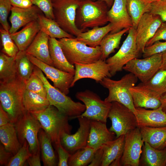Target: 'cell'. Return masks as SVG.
Returning a JSON list of instances; mask_svg holds the SVG:
<instances>
[{"label": "cell", "mask_w": 166, "mask_h": 166, "mask_svg": "<svg viewBox=\"0 0 166 166\" xmlns=\"http://www.w3.org/2000/svg\"><path fill=\"white\" fill-rule=\"evenodd\" d=\"M30 113L38 120L55 146L61 143L63 135L71 134L72 127L69 123V118L54 106L50 105L43 110Z\"/></svg>", "instance_id": "6da1fadb"}, {"label": "cell", "mask_w": 166, "mask_h": 166, "mask_svg": "<svg viewBox=\"0 0 166 166\" xmlns=\"http://www.w3.org/2000/svg\"><path fill=\"white\" fill-rule=\"evenodd\" d=\"M25 89V83L17 77L10 82L0 83V104L14 124L26 112L22 103Z\"/></svg>", "instance_id": "7a4b0ae2"}, {"label": "cell", "mask_w": 166, "mask_h": 166, "mask_svg": "<svg viewBox=\"0 0 166 166\" xmlns=\"http://www.w3.org/2000/svg\"><path fill=\"white\" fill-rule=\"evenodd\" d=\"M108 7L101 0H80L75 23L77 28L86 30L89 28L104 26L108 22Z\"/></svg>", "instance_id": "3957f363"}, {"label": "cell", "mask_w": 166, "mask_h": 166, "mask_svg": "<svg viewBox=\"0 0 166 166\" xmlns=\"http://www.w3.org/2000/svg\"><path fill=\"white\" fill-rule=\"evenodd\" d=\"M34 72L44 83L47 93L46 98L50 105L55 107L69 119L76 118L85 110L84 104L73 101L69 97L51 85L42 71L34 65Z\"/></svg>", "instance_id": "277c9868"}, {"label": "cell", "mask_w": 166, "mask_h": 166, "mask_svg": "<svg viewBox=\"0 0 166 166\" xmlns=\"http://www.w3.org/2000/svg\"><path fill=\"white\" fill-rule=\"evenodd\" d=\"M138 78L131 73L127 74L119 80L110 77L104 78L99 83L109 91L108 96L104 100L106 102L117 101L125 106L134 113L136 111L130 89L134 86Z\"/></svg>", "instance_id": "5b68a950"}, {"label": "cell", "mask_w": 166, "mask_h": 166, "mask_svg": "<svg viewBox=\"0 0 166 166\" xmlns=\"http://www.w3.org/2000/svg\"><path fill=\"white\" fill-rule=\"evenodd\" d=\"M64 55L71 65L75 64H88L101 59L100 46L89 47L74 38H64L58 40Z\"/></svg>", "instance_id": "8992f818"}, {"label": "cell", "mask_w": 166, "mask_h": 166, "mask_svg": "<svg viewBox=\"0 0 166 166\" xmlns=\"http://www.w3.org/2000/svg\"><path fill=\"white\" fill-rule=\"evenodd\" d=\"M80 1L52 0L54 20L63 30L75 37L85 31L78 29L75 23L76 11Z\"/></svg>", "instance_id": "52a82bcc"}, {"label": "cell", "mask_w": 166, "mask_h": 166, "mask_svg": "<svg viewBox=\"0 0 166 166\" xmlns=\"http://www.w3.org/2000/svg\"><path fill=\"white\" fill-rule=\"evenodd\" d=\"M75 96L85 107V111L77 118L83 117L90 120L106 123L111 102L102 100L97 94L89 90L77 92Z\"/></svg>", "instance_id": "ba28073f"}, {"label": "cell", "mask_w": 166, "mask_h": 166, "mask_svg": "<svg viewBox=\"0 0 166 166\" xmlns=\"http://www.w3.org/2000/svg\"><path fill=\"white\" fill-rule=\"evenodd\" d=\"M111 103L108 118L112 124L109 129L115 133L116 138L138 127L136 116L132 111L118 102Z\"/></svg>", "instance_id": "9c48e42d"}, {"label": "cell", "mask_w": 166, "mask_h": 166, "mask_svg": "<svg viewBox=\"0 0 166 166\" xmlns=\"http://www.w3.org/2000/svg\"><path fill=\"white\" fill-rule=\"evenodd\" d=\"M136 35V29L130 28L127 37L118 51L106 60L112 77L122 71L123 67L128 62L138 57L140 53L137 48Z\"/></svg>", "instance_id": "30bf717a"}, {"label": "cell", "mask_w": 166, "mask_h": 166, "mask_svg": "<svg viewBox=\"0 0 166 166\" xmlns=\"http://www.w3.org/2000/svg\"><path fill=\"white\" fill-rule=\"evenodd\" d=\"M14 125L21 145L26 140L32 154L40 152L38 135L42 128L38 120L30 113L26 111Z\"/></svg>", "instance_id": "8fae6325"}, {"label": "cell", "mask_w": 166, "mask_h": 166, "mask_svg": "<svg viewBox=\"0 0 166 166\" xmlns=\"http://www.w3.org/2000/svg\"><path fill=\"white\" fill-rule=\"evenodd\" d=\"M162 61L161 53L142 59H133L127 63L123 69L133 74L142 83H145L160 69Z\"/></svg>", "instance_id": "7c38bea8"}, {"label": "cell", "mask_w": 166, "mask_h": 166, "mask_svg": "<svg viewBox=\"0 0 166 166\" xmlns=\"http://www.w3.org/2000/svg\"><path fill=\"white\" fill-rule=\"evenodd\" d=\"M144 143L139 128L128 132L125 135L124 150L121 160V166H139Z\"/></svg>", "instance_id": "4fadbf2b"}, {"label": "cell", "mask_w": 166, "mask_h": 166, "mask_svg": "<svg viewBox=\"0 0 166 166\" xmlns=\"http://www.w3.org/2000/svg\"><path fill=\"white\" fill-rule=\"evenodd\" d=\"M27 55L31 62L40 69L47 77L53 82L55 87L66 95L69 93L73 80L74 74L61 70L31 55Z\"/></svg>", "instance_id": "5bb4252c"}, {"label": "cell", "mask_w": 166, "mask_h": 166, "mask_svg": "<svg viewBox=\"0 0 166 166\" xmlns=\"http://www.w3.org/2000/svg\"><path fill=\"white\" fill-rule=\"evenodd\" d=\"M163 22L160 17L151 12L145 13L138 24L136 41L138 50L143 53L148 42L154 36Z\"/></svg>", "instance_id": "9a60e30c"}, {"label": "cell", "mask_w": 166, "mask_h": 166, "mask_svg": "<svg viewBox=\"0 0 166 166\" xmlns=\"http://www.w3.org/2000/svg\"><path fill=\"white\" fill-rule=\"evenodd\" d=\"M74 65L75 73L71 87L74 86L77 81L81 79H91L97 83H99L105 77H112L108 64L106 61L101 59L93 63H76Z\"/></svg>", "instance_id": "2e32d148"}, {"label": "cell", "mask_w": 166, "mask_h": 166, "mask_svg": "<svg viewBox=\"0 0 166 166\" xmlns=\"http://www.w3.org/2000/svg\"><path fill=\"white\" fill-rule=\"evenodd\" d=\"M78 119L79 127L74 134L65 133L61 138V143L71 154L86 146L89 135L91 120L85 117Z\"/></svg>", "instance_id": "e0dca14e"}, {"label": "cell", "mask_w": 166, "mask_h": 166, "mask_svg": "<svg viewBox=\"0 0 166 166\" xmlns=\"http://www.w3.org/2000/svg\"><path fill=\"white\" fill-rule=\"evenodd\" d=\"M107 18L113 27L110 33L132 27V20L127 9L126 0H114L111 8L108 11Z\"/></svg>", "instance_id": "ac0fdd59"}, {"label": "cell", "mask_w": 166, "mask_h": 166, "mask_svg": "<svg viewBox=\"0 0 166 166\" xmlns=\"http://www.w3.org/2000/svg\"><path fill=\"white\" fill-rule=\"evenodd\" d=\"M9 18L11 26L10 34L16 32L21 27L33 21H37L42 11L37 6L33 5L27 8L12 6Z\"/></svg>", "instance_id": "d6986e66"}, {"label": "cell", "mask_w": 166, "mask_h": 166, "mask_svg": "<svg viewBox=\"0 0 166 166\" xmlns=\"http://www.w3.org/2000/svg\"><path fill=\"white\" fill-rule=\"evenodd\" d=\"M135 108L156 109L161 105L160 96L143 85L140 83L130 89Z\"/></svg>", "instance_id": "ffe728a7"}, {"label": "cell", "mask_w": 166, "mask_h": 166, "mask_svg": "<svg viewBox=\"0 0 166 166\" xmlns=\"http://www.w3.org/2000/svg\"><path fill=\"white\" fill-rule=\"evenodd\" d=\"M115 133L108 129L106 123L91 120L87 146L95 151L116 138Z\"/></svg>", "instance_id": "44dd1931"}, {"label": "cell", "mask_w": 166, "mask_h": 166, "mask_svg": "<svg viewBox=\"0 0 166 166\" xmlns=\"http://www.w3.org/2000/svg\"><path fill=\"white\" fill-rule=\"evenodd\" d=\"M134 114L139 128L166 126V113L162 110L160 106L157 109L150 110L143 108H136Z\"/></svg>", "instance_id": "7402d4cb"}, {"label": "cell", "mask_w": 166, "mask_h": 166, "mask_svg": "<svg viewBox=\"0 0 166 166\" xmlns=\"http://www.w3.org/2000/svg\"><path fill=\"white\" fill-rule=\"evenodd\" d=\"M49 38L48 35L40 30L25 51L26 54L54 67L49 54Z\"/></svg>", "instance_id": "603a6c76"}, {"label": "cell", "mask_w": 166, "mask_h": 166, "mask_svg": "<svg viewBox=\"0 0 166 166\" xmlns=\"http://www.w3.org/2000/svg\"><path fill=\"white\" fill-rule=\"evenodd\" d=\"M125 135H122L103 146V156L101 166H121Z\"/></svg>", "instance_id": "cb8c5ba5"}, {"label": "cell", "mask_w": 166, "mask_h": 166, "mask_svg": "<svg viewBox=\"0 0 166 166\" xmlns=\"http://www.w3.org/2000/svg\"><path fill=\"white\" fill-rule=\"evenodd\" d=\"M40 30L38 22L35 21L29 23L19 31L10 34V35L19 51H25Z\"/></svg>", "instance_id": "d4e9b609"}, {"label": "cell", "mask_w": 166, "mask_h": 166, "mask_svg": "<svg viewBox=\"0 0 166 166\" xmlns=\"http://www.w3.org/2000/svg\"><path fill=\"white\" fill-rule=\"evenodd\" d=\"M144 141L158 150L166 148V126L159 127H143L139 128Z\"/></svg>", "instance_id": "484cf974"}, {"label": "cell", "mask_w": 166, "mask_h": 166, "mask_svg": "<svg viewBox=\"0 0 166 166\" xmlns=\"http://www.w3.org/2000/svg\"><path fill=\"white\" fill-rule=\"evenodd\" d=\"M49 46L50 57L54 66L61 70L74 75V67L68 61L58 40L49 37Z\"/></svg>", "instance_id": "4316f807"}, {"label": "cell", "mask_w": 166, "mask_h": 166, "mask_svg": "<svg viewBox=\"0 0 166 166\" xmlns=\"http://www.w3.org/2000/svg\"><path fill=\"white\" fill-rule=\"evenodd\" d=\"M139 165L166 166V148L162 150L156 149L144 142Z\"/></svg>", "instance_id": "83f0119b"}, {"label": "cell", "mask_w": 166, "mask_h": 166, "mask_svg": "<svg viewBox=\"0 0 166 166\" xmlns=\"http://www.w3.org/2000/svg\"><path fill=\"white\" fill-rule=\"evenodd\" d=\"M113 26L109 23L102 27H96L80 34L76 38L88 46L95 47L100 46L101 42L108 34L113 30Z\"/></svg>", "instance_id": "f1b7e54d"}, {"label": "cell", "mask_w": 166, "mask_h": 166, "mask_svg": "<svg viewBox=\"0 0 166 166\" xmlns=\"http://www.w3.org/2000/svg\"><path fill=\"white\" fill-rule=\"evenodd\" d=\"M0 140L8 151L15 155L22 146L14 124L10 122L0 127Z\"/></svg>", "instance_id": "f546056e"}, {"label": "cell", "mask_w": 166, "mask_h": 166, "mask_svg": "<svg viewBox=\"0 0 166 166\" xmlns=\"http://www.w3.org/2000/svg\"><path fill=\"white\" fill-rule=\"evenodd\" d=\"M37 21L40 30L50 38L60 39L76 37L63 30L54 20L46 17L42 13L39 15Z\"/></svg>", "instance_id": "4dcf8cb0"}, {"label": "cell", "mask_w": 166, "mask_h": 166, "mask_svg": "<svg viewBox=\"0 0 166 166\" xmlns=\"http://www.w3.org/2000/svg\"><path fill=\"white\" fill-rule=\"evenodd\" d=\"M22 103L25 110L30 113L43 110L50 105L46 97L26 89L23 94Z\"/></svg>", "instance_id": "1f68e13d"}, {"label": "cell", "mask_w": 166, "mask_h": 166, "mask_svg": "<svg viewBox=\"0 0 166 166\" xmlns=\"http://www.w3.org/2000/svg\"><path fill=\"white\" fill-rule=\"evenodd\" d=\"M38 137L44 165L56 166L57 164L56 157L50 137L42 128L39 132Z\"/></svg>", "instance_id": "d6a6232c"}, {"label": "cell", "mask_w": 166, "mask_h": 166, "mask_svg": "<svg viewBox=\"0 0 166 166\" xmlns=\"http://www.w3.org/2000/svg\"><path fill=\"white\" fill-rule=\"evenodd\" d=\"M129 28H124L114 33L106 35L102 40L100 45L101 53V59L106 61L109 55L118 48L123 35L128 31Z\"/></svg>", "instance_id": "836d02e7"}, {"label": "cell", "mask_w": 166, "mask_h": 166, "mask_svg": "<svg viewBox=\"0 0 166 166\" xmlns=\"http://www.w3.org/2000/svg\"><path fill=\"white\" fill-rule=\"evenodd\" d=\"M151 3L144 0H126V7L132 23V27L136 29L138 23L142 16L150 12Z\"/></svg>", "instance_id": "e575fe53"}, {"label": "cell", "mask_w": 166, "mask_h": 166, "mask_svg": "<svg viewBox=\"0 0 166 166\" xmlns=\"http://www.w3.org/2000/svg\"><path fill=\"white\" fill-rule=\"evenodd\" d=\"M15 57H10L2 52L0 54V83L11 81L17 77Z\"/></svg>", "instance_id": "d590c367"}, {"label": "cell", "mask_w": 166, "mask_h": 166, "mask_svg": "<svg viewBox=\"0 0 166 166\" xmlns=\"http://www.w3.org/2000/svg\"><path fill=\"white\" fill-rule=\"evenodd\" d=\"M15 61L17 76L25 84L33 73L34 65L28 58L25 51H19Z\"/></svg>", "instance_id": "8d00e7d4"}, {"label": "cell", "mask_w": 166, "mask_h": 166, "mask_svg": "<svg viewBox=\"0 0 166 166\" xmlns=\"http://www.w3.org/2000/svg\"><path fill=\"white\" fill-rule=\"evenodd\" d=\"M95 150L87 146L71 155L68 161L69 166H85L91 162Z\"/></svg>", "instance_id": "74e56055"}, {"label": "cell", "mask_w": 166, "mask_h": 166, "mask_svg": "<svg viewBox=\"0 0 166 166\" xmlns=\"http://www.w3.org/2000/svg\"><path fill=\"white\" fill-rule=\"evenodd\" d=\"M160 96L166 92V70L160 69L145 83H140Z\"/></svg>", "instance_id": "f35d334b"}, {"label": "cell", "mask_w": 166, "mask_h": 166, "mask_svg": "<svg viewBox=\"0 0 166 166\" xmlns=\"http://www.w3.org/2000/svg\"><path fill=\"white\" fill-rule=\"evenodd\" d=\"M1 39L2 45V52L8 56L15 57L19 50L11 37L9 31L2 28L0 29Z\"/></svg>", "instance_id": "ab89813d"}, {"label": "cell", "mask_w": 166, "mask_h": 166, "mask_svg": "<svg viewBox=\"0 0 166 166\" xmlns=\"http://www.w3.org/2000/svg\"><path fill=\"white\" fill-rule=\"evenodd\" d=\"M27 142L25 140L16 153L13 156L7 166H23L32 155Z\"/></svg>", "instance_id": "60d3db41"}, {"label": "cell", "mask_w": 166, "mask_h": 166, "mask_svg": "<svg viewBox=\"0 0 166 166\" xmlns=\"http://www.w3.org/2000/svg\"><path fill=\"white\" fill-rule=\"evenodd\" d=\"M25 89L46 97L47 93L44 83L34 71L25 84Z\"/></svg>", "instance_id": "b9f144b4"}, {"label": "cell", "mask_w": 166, "mask_h": 166, "mask_svg": "<svg viewBox=\"0 0 166 166\" xmlns=\"http://www.w3.org/2000/svg\"><path fill=\"white\" fill-rule=\"evenodd\" d=\"M12 6L10 0H0V23L2 28L8 31L11 26L7 19Z\"/></svg>", "instance_id": "7bdbcfd3"}, {"label": "cell", "mask_w": 166, "mask_h": 166, "mask_svg": "<svg viewBox=\"0 0 166 166\" xmlns=\"http://www.w3.org/2000/svg\"><path fill=\"white\" fill-rule=\"evenodd\" d=\"M34 5L38 7L47 18L54 20L52 0H32Z\"/></svg>", "instance_id": "ee69618b"}, {"label": "cell", "mask_w": 166, "mask_h": 166, "mask_svg": "<svg viewBox=\"0 0 166 166\" xmlns=\"http://www.w3.org/2000/svg\"><path fill=\"white\" fill-rule=\"evenodd\" d=\"M166 50V41L164 42L158 41L150 46H146L143 53L144 58L148 57L153 55L161 53Z\"/></svg>", "instance_id": "f6af8a7d"}, {"label": "cell", "mask_w": 166, "mask_h": 166, "mask_svg": "<svg viewBox=\"0 0 166 166\" xmlns=\"http://www.w3.org/2000/svg\"><path fill=\"white\" fill-rule=\"evenodd\" d=\"M150 12L159 16L163 22H166V0H159L152 3Z\"/></svg>", "instance_id": "bcb514c9"}, {"label": "cell", "mask_w": 166, "mask_h": 166, "mask_svg": "<svg viewBox=\"0 0 166 166\" xmlns=\"http://www.w3.org/2000/svg\"><path fill=\"white\" fill-rule=\"evenodd\" d=\"M58 155V166H68V161L71 154L62 145L61 143L55 146Z\"/></svg>", "instance_id": "7dc6e473"}, {"label": "cell", "mask_w": 166, "mask_h": 166, "mask_svg": "<svg viewBox=\"0 0 166 166\" xmlns=\"http://www.w3.org/2000/svg\"><path fill=\"white\" fill-rule=\"evenodd\" d=\"M161 40L166 41V22H162L154 36L148 42L146 47Z\"/></svg>", "instance_id": "c3c4849f"}, {"label": "cell", "mask_w": 166, "mask_h": 166, "mask_svg": "<svg viewBox=\"0 0 166 166\" xmlns=\"http://www.w3.org/2000/svg\"><path fill=\"white\" fill-rule=\"evenodd\" d=\"M13 154L7 151L3 145H0V166H7Z\"/></svg>", "instance_id": "681fc988"}, {"label": "cell", "mask_w": 166, "mask_h": 166, "mask_svg": "<svg viewBox=\"0 0 166 166\" xmlns=\"http://www.w3.org/2000/svg\"><path fill=\"white\" fill-rule=\"evenodd\" d=\"M103 156V146L96 150L89 166H101Z\"/></svg>", "instance_id": "f907efd6"}, {"label": "cell", "mask_w": 166, "mask_h": 166, "mask_svg": "<svg viewBox=\"0 0 166 166\" xmlns=\"http://www.w3.org/2000/svg\"><path fill=\"white\" fill-rule=\"evenodd\" d=\"M13 6L20 8H27L33 5L32 0H10Z\"/></svg>", "instance_id": "816d5d0a"}, {"label": "cell", "mask_w": 166, "mask_h": 166, "mask_svg": "<svg viewBox=\"0 0 166 166\" xmlns=\"http://www.w3.org/2000/svg\"><path fill=\"white\" fill-rule=\"evenodd\" d=\"M11 122L7 113L3 109L0 104V127Z\"/></svg>", "instance_id": "f5cc1de1"}, {"label": "cell", "mask_w": 166, "mask_h": 166, "mask_svg": "<svg viewBox=\"0 0 166 166\" xmlns=\"http://www.w3.org/2000/svg\"><path fill=\"white\" fill-rule=\"evenodd\" d=\"M40 153L32 154L28 159L27 162L30 166H40Z\"/></svg>", "instance_id": "db71d44e"}, {"label": "cell", "mask_w": 166, "mask_h": 166, "mask_svg": "<svg viewBox=\"0 0 166 166\" xmlns=\"http://www.w3.org/2000/svg\"><path fill=\"white\" fill-rule=\"evenodd\" d=\"M160 100L161 102L160 107L162 110L166 113V92L161 96Z\"/></svg>", "instance_id": "11a10c76"}, {"label": "cell", "mask_w": 166, "mask_h": 166, "mask_svg": "<svg viewBox=\"0 0 166 166\" xmlns=\"http://www.w3.org/2000/svg\"><path fill=\"white\" fill-rule=\"evenodd\" d=\"M162 61L160 69L166 70V50L162 53Z\"/></svg>", "instance_id": "9f6ffc18"}, {"label": "cell", "mask_w": 166, "mask_h": 166, "mask_svg": "<svg viewBox=\"0 0 166 166\" xmlns=\"http://www.w3.org/2000/svg\"><path fill=\"white\" fill-rule=\"evenodd\" d=\"M104 2L107 5L109 8L111 7L113 3L114 0H101Z\"/></svg>", "instance_id": "6f0895ef"}, {"label": "cell", "mask_w": 166, "mask_h": 166, "mask_svg": "<svg viewBox=\"0 0 166 166\" xmlns=\"http://www.w3.org/2000/svg\"><path fill=\"white\" fill-rule=\"evenodd\" d=\"M145 2L148 3H152L159 0H144Z\"/></svg>", "instance_id": "680465c9"}, {"label": "cell", "mask_w": 166, "mask_h": 166, "mask_svg": "<svg viewBox=\"0 0 166 166\" xmlns=\"http://www.w3.org/2000/svg\"><path fill=\"white\" fill-rule=\"evenodd\" d=\"M93 0L95 1V0Z\"/></svg>", "instance_id": "91938a15"}, {"label": "cell", "mask_w": 166, "mask_h": 166, "mask_svg": "<svg viewBox=\"0 0 166 166\" xmlns=\"http://www.w3.org/2000/svg\"></svg>", "instance_id": "94428289"}]
</instances>
